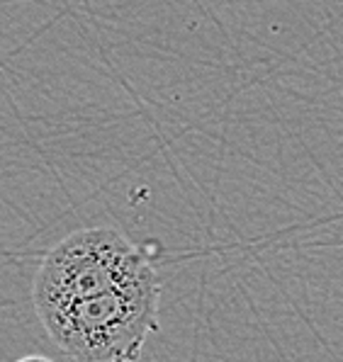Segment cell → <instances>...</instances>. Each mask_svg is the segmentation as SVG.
I'll list each match as a JSON object with an SVG mask.
<instances>
[{
  "mask_svg": "<svg viewBox=\"0 0 343 362\" xmlns=\"http://www.w3.org/2000/svg\"><path fill=\"white\" fill-rule=\"evenodd\" d=\"M158 277H144L110 292L74 299L47 311L40 321L49 338L76 362H134L158 328Z\"/></svg>",
  "mask_w": 343,
  "mask_h": 362,
  "instance_id": "1",
  "label": "cell"
},
{
  "mask_svg": "<svg viewBox=\"0 0 343 362\" xmlns=\"http://www.w3.org/2000/svg\"><path fill=\"white\" fill-rule=\"evenodd\" d=\"M15 362H54V360L44 358V355H27V358H20V360H15Z\"/></svg>",
  "mask_w": 343,
  "mask_h": 362,
  "instance_id": "3",
  "label": "cell"
},
{
  "mask_svg": "<svg viewBox=\"0 0 343 362\" xmlns=\"http://www.w3.org/2000/svg\"><path fill=\"white\" fill-rule=\"evenodd\" d=\"M156 275L149 255L107 226L81 229L59 241L42 260L32 285L37 314L52 306L110 292Z\"/></svg>",
  "mask_w": 343,
  "mask_h": 362,
  "instance_id": "2",
  "label": "cell"
}]
</instances>
